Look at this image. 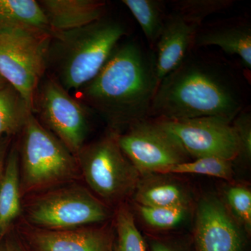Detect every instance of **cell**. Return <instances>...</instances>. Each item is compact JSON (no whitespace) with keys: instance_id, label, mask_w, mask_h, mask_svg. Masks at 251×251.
Segmentation results:
<instances>
[{"instance_id":"1","label":"cell","mask_w":251,"mask_h":251,"mask_svg":"<svg viewBox=\"0 0 251 251\" xmlns=\"http://www.w3.org/2000/svg\"><path fill=\"white\" fill-rule=\"evenodd\" d=\"M158 85L154 52L130 40L117 46L100 72L81 87L80 95L120 133L150 119Z\"/></svg>"},{"instance_id":"2","label":"cell","mask_w":251,"mask_h":251,"mask_svg":"<svg viewBox=\"0 0 251 251\" xmlns=\"http://www.w3.org/2000/svg\"><path fill=\"white\" fill-rule=\"evenodd\" d=\"M242 105L233 82L221 69L187 57L160 82L150 118L177 121L216 117L232 123Z\"/></svg>"},{"instance_id":"3","label":"cell","mask_w":251,"mask_h":251,"mask_svg":"<svg viewBox=\"0 0 251 251\" xmlns=\"http://www.w3.org/2000/svg\"><path fill=\"white\" fill-rule=\"evenodd\" d=\"M126 34L119 21L103 17L85 27L51 32L48 61L67 91L79 90L100 72Z\"/></svg>"},{"instance_id":"4","label":"cell","mask_w":251,"mask_h":251,"mask_svg":"<svg viewBox=\"0 0 251 251\" xmlns=\"http://www.w3.org/2000/svg\"><path fill=\"white\" fill-rule=\"evenodd\" d=\"M21 193L69 181L77 171L75 156L31 113L23 130Z\"/></svg>"},{"instance_id":"5","label":"cell","mask_w":251,"mask_h":251,"mask_svg":"<svg viewBox=\"0 0 251 251\" xmlns=\"http://www.w3.org/2000/svg\"><path fill=\"white\" fill-rule=\"evenodd\" d=\"M51 33L0 29V75L34 110L35 94L48 64Z\"/></svg>"},{"instance_id":"6","label":"cell","mask_w":251,"mask_h":251,"mask_svg":"<svg viewBox=\"0 0 251 251\" xmlns=\"http://www.w3.org/2000/svg\"><path fill=\"white\" fill-rule=\"evenodd\" d=\"M76 159L91 189L108 202L133 195L141 176L122 151L115 132L84 145Z\"/></svg>"},{"instance_id":"7","label":"cell","mask_w":251,"mask_h":251,"mask_svg":"<svg viewBox=\"0 0 251 251\" xmlns=\"http://www.w3.org/2000/svg\"><path fill=\"white\" fill-rule=\"evenodd\" d=\"M108 206L79 186L54 190L39 196L27 209V219L38 228L70 229L108 220Z\"/></svg>"},{"instance_id":"8","label":"cell","mask_w":251,"mask_h":251,"mask_svg":"<svg viewBox=\"0 0 251 251\" xmlns=\"http://www.w3.org/2000/svg\"><path fill=\"white\" fill-rule=\"evenodd\" d=\"M117 141L140 175L162 174L189 157L154 119L138 122L117 133Z\"/></svg>"},{"instance_id":"9","label":"cell","mask_w":251,"mask_h":251,"mask_svg":"<svg viewBox=\"0 0 251 251\" xmlns=\"http://www.w3.org/2000/svg\"><path fill=\"white\" fill-rule=\"evenodd\" d=\"M156 120L188 156L216 157L229 161L237 158V136L230 122L216 117Z\"/></svg>"},{"instance_id":"10","label":"cell","mask_w":251,"mask_h":251,"mask_svg":"<svg viewBox=\"0 0 251 251\" xmlns=\"http://www.w3.org/2000/svg\"><path fill=\"white\" fill-rule=\"evenodd\" d=\"M37 104L43 121L76 158L88 132V118L83 105L52 78L43 82Z\"/></svg>"},{"instance_id":"11","label":"cell","mask_w":251,"mask_h":251,"mask_svg":"<svg viewBox=\"0 0 251 251\" xmlns=\"http://www.w3.org/2000/svg\"><path fill=\"white\" fill-rule=\"evenodd\" d=\"M245 232L222 199L214 195L201 198L196 209L195 251H244Z\"/></svg>"},{"instance_id":"12","label":"cell","mask_w":251,"mask_h":251,"mask_svg":"<svg viewBox=\"0 0 251 251\" xmlns=\"http://www.w3.org/2000/svg\"><path fill=\"white\" fill-rule=\"evenodd\" d=\"M26 240L34 251H112L113 231L107 227L29 229Z\"/></svg>"},{"instance_id":"13","label":"cell","mask_w":251,"mask_h":251,"mask_svg":"<svg viewBox=\"0 0 251 251\" xmlns=\"http://www.w3.org/2000/svg\"><path fill=\"white\" fill-rule=\"evenodd\" d=\"M198 29L176 10L166 16L154 52L159 83L187 58Z\"/></svg>"},{"instance_id":"14","label":"cell","mask_w":251,"mask_h":251,"mask_svg":"<svg viewBox=\"0 0 251 251\" xmlns=\"http://www.w3.org/2000/svg\"><path fill=\"white\" fill-rule=\"evenodd\" d=\"M51 32L78 29L103 18L105 3L97 0H42L39 1Z\"/></svg>"},{"instance_id":"15","label":"cell","mask_w":251,"mask_h":251,"mask_svg":"<svg viewBox=\"0 0 251 251\" xmlns=\"http://www.w3.org/2000/svg\"><path fill=\"white\" fill-rule=\"evenodd\" d=\"M133 196L135 204L143 206L189 209L191 201L184 186L159 173L141 175Z\"/></svg>"},{"instance_id":"16","label":"cell","mask_w":251,"mask_h":251,"mask_svg":"<svg viewBox=\"0 0 251 251\" xmlns=\"http://www.w3.org/2000/svg\"><path fill=\"white\" fill-rule=\"evenodd\" d=\"M215 46L224 52L237 55L247 69H251V27L249 24L236 25L198 31L193 46Z\"/></svg>"},{"instance_id":"17","label":"cell","mask_w":251,"mask_h":251,"mask_svg":"<svg viewBox=\"0 0 251 251\" xmlns=\"http://www.w3.org/2000/svg\"><path fill=\"white\" fill-rule=\"evenodd\" d=\"M17 151H10L0 178V240L21 214V175Z\"/></svg>"},{"instance_id":"18","label":"cell","mask_w":251,"mask_h":251,"mask_svg":"<svg viewBox=\"0 0 251 251\" xmlns=\"http://www.w3.org/2000/svg\"><path fill=\"white\" fill-rule=\"evenodd\" d=\"M4 28H24L51 33L46 15L35 0H0V29Z\"/></svg>"},{"instance_id":"19","label":"cell","mask_w":251,"mask_h":251,"mask_svg":"<svg viewBox=\"0 0 251 251\" xmlns=\"http://www.w3.org/2000/svg\"><path fill=\"white\" fill-rule=\"evenodd\" d=\"M32 110L12 86L0 90V138L23 130Z\"/></svg>"},{"instance_id":"20","label":"cell","mask_w":251,"mask_h":251,"mask_svg":"<svg viewBox=\"0 0 251 251\" xmlns=\"http://www.w3.org/2000/svg\"><path fill=\"white\" fill-rule=\"evenodd\" d=\"M140 25L149 44L156 46L164 26L166 16L163 4L158 0H123Z\"/></svg>"},{"instance_id":"21","label":"cell","mask_w":251,"mask_h":251,"mask_svg":"<svg viewBox=\"0 0 251 251\" xmlns=\"http://www.w3.org/2000/svg\"><path fill=\"white\" fill-rule=\"evenodd\" d=\"M112 251H148L146 240L137 227L134 216L125 204L115 215Z\"/></svg>"},{"instance_id":"22","label":"cell","mask_w":251,"mask_h":251,"mask_svg":"<svg viewBox=\"0 0 251 251\" xmlns=\"http://www.w3.org/2000/svg\"><path fill=\"white\" fill-rule=\"evenodd\" d=\"M232 162L216 157H204L178 163L162 174L204 175L231 181L234 175Z\"/></svg>"},{"instance_id":"23","label":"cell","mask_w":251,"mask_h":251,"mask_svg":"<svg viewBox=\"0 0 251 251\" xmlns=\"http://www.w3.org/2000/svg\"><path fill=\"white\" fill-rule=\"evenodd\" d=\"M223 202L232 217L247 234L251 232V192L243 185L226 186L223 194Z\"/></svg>"},{"instance_id":"24","label":"cell","mask_w":251,"mask_h":251,"mask_svg":"<svg viewBox=\"0 0 251 251\" xmlns=\"http://www.w3.org/2000/svg\"><path fill=\"white\" fill-rule=\"evenodd\" d=\"M136 206L144 222L156 230H167L179 226L186 219L188 211L182 207Z\"/></svg>"},{"instance_id":"25","label":"cell","mask_w":251,"mask_h":251,"mask_svg":"<svg viewBox=\"0 0 251 251\" xmlns=\"http://www.w3.org/2000/svg\"><path fill=\"white\" fill-rule=\"evenodd\" d=\"M232 2L231 0H181L176 1L175 10L200 27L209 15L227 9Z\"/></svg>"},{"instance_id":"26","label":"cell","mask_w":251,"mask_h":251,"mask_svg":"<svg viewBox=\"0 0 251 251\" xmlns=\"http://www.w3.org/2000/svg\"><path fill=\"white\" fill-rule=\"evenodd\" d=\"M237 134L239 152L237 158L249 162L251 158V115L248 111H241L232 122Z\"/></svg>"},{"instance_id":"27","label":"cell","mask_w":251,"mask_h":251,"mask_svg":"<svg viewBox=\"0 0 251 251\" xmlns=\"http://www.w3.org/2000/svg\"><path fill=\"white\" fill-rule=\"evenodd\" d=\"M146 243L148 251H196L194 247L175 239L150 237Z\"/></svg>"},{"instance_id":"28","label":"cell","mask_w":251,"mask_h":251,"mask_svg":"<svg viewBox=\"0 0 251 251\" xmlns=\"http://www.w3.org/2000/svg\"><path fill=\"white\" fill-rule=\"evenodd\" d=\"M9 140L7 137L0 138V178L2 174L5 165L6 151L9 146Z\"/></svg>"},{"instance_id":"29","label":"cell","mask_w":251,"mask_h":251,"mask_svg":"<svg viewBox=\"0 0 251 251\" xmlns=\"http://www.w3.org/2000/svg\"><path fill=\"white\" fill-rule=\"evenodd\" d=\"M7 251H28L27 249L17 239H11L5 246Z\"/></svg>"},{"instance_id":"30","label":"cell","mask_w":251,"mask_h":251,"mask_svg":"<svg viewBox=\"0 0 251 251\" xmlns=\"http://www.w3.org/2000/svg\"><path fill=\"white\" fill-rule=\"evenodd\" d=\"M7 85V82H6V81L5 80L4 78H3V77L1 76V75H0V90H1V89H2L3 87H4L5 86Z\"/></svg>"},{"instance_id":"31","label":"cell","mask_w":251,"mask_h":251,"mask_svg":"<svg viewBox=\"0 0 251 251\" xmlns=\"http://www.w3.org/2000/svg\"><path fill=\"white\" fill-rule=\"evenodd\" d=\"M0 251H7V250H6V247H4L0 249Z\"/></svg>"}]
</instances>
